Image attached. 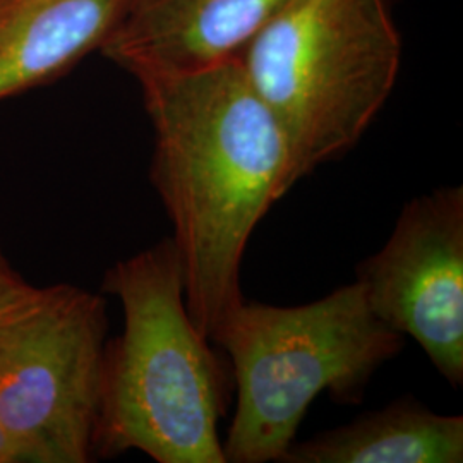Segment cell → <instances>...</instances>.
<instances>
[{"label":"cell","mask_w":463,"mask_h":463,"mask_svg":"<svg viewBox=\"0 0 463 463\" xmlns=\"http://www.w3.org/2000/svg\"><path fill=\"white\" fill-rule=\"evenodd\" d=\"M107 333L103 294L72 283L0 321V422L19 463L95 460Z\"/></svg>","instance_id":"5b68a950"},{"label":"cell","mask_w":463,"mask_h":463,"mask_svg":"<svg viewBox=\"0 0 463 463\" xmlns=\"http://www.w3.org/2000/svg\"><path fill=\"white\" fill-rule=\"evenodd\" d=\"M288 0H133L101 53L129 74L237 59Z\"/></svg>","instance_id":"52a82bcc"},{"label":"cell","mask_w":463,"mask_h":463,"mask_svg":"<svg viewBox=\"0 0 463 463\" xmlns=\"http://www.w3.org/2000/svg\"><path fill=\"white\" fill-rule=\"evenodd\" d=\"M101 294L120 302L124 326L105 345L95 460L141 451L158 463H225L218 430L231 378L189 316L172 237L110 266Z\"/></svg>","instance_id":"7a4b0ae2"},{"label":"cell","mask_w":463,"mask_h":463,"mask_svg":"<svg viewBox=\"0 0 463 463\" xmlns=\"http://www.w3.org/2000/svg\"><path fill=\"white\" fill-rule=\"evenodd\" d=\"M373 313L419 344L453 386L463 383V187L411 199L386 244L357 266Z\"/></svg>","instance_id":"8992f818"},{"label":"cell","mask_w":463,"mask_h":463,"mask_svg":"<svg viewBox=\"0 0 463 463\" xmlns=\"http://www.w3.org/2000/svg\"><path fill=\"white\" fill-rule=\"evenodd\" d=\"M231 357L237 407L225 463L280 462L311 403L328 393L359 403L373 374L403 348L361 283L309 304L280 307L242 300L210 336Z\"/></svg>","instance_id":"3957f363"},{"label":"cell","mask_w":463,"mask_h":463,"mask_svg":"<svg viewBox=\"0 0 463 463\" xmlns=\"http://www.w3.org/2000/svg\"><path fill=\"white\" fill-rule=\"evenodd\" d=\"M153 128L149 183L172 222L185 306L206 338L244 298L249 239L290 189V151L237 59L134 72Z\"/></svg>","instance_id":"6da1fadb"},{"label":"cell","mask_w":463,"mask_h":463,"mask_svg":"<svg viewBox=\"0 0 463 463\" xmlns=\"http://www.w3.org/2000/svg\"><path fill=\"white\" fill-rule=\"evenodd\" d=\"M402 52L390 0H288L239 53L285 136L292 187L361 141Z\"/></svg>","instance_id":"277c9868"},{"label":"cell","mask_w":463,"mask_h":463,"mask_svg":"<svg viewBox=\"0 0 463 463\" xmlns=\"http://www.w3.org/2000/svg\"><path fill=\"white\" fill-rule=\"evenodd\" d=\"M133 0H0V101L53 83L101 50Z\"/></svg>","instance_id":"ba28073f"},{"label":"cell","mask_w":463,"mask_h":463,"mask_svg":"<svg viewBox=\"0 0 463 463\" xmlns=\"http://www.w3.org/2000/svg\"><path fill=\"white\" fill-rule=\"evenodd\" d=\"M462 415L402 398L347 426L294 443L280 463H462Z\"/></svg>","instance_id":"9c48e42d"},{"label":"cell","mask_w":463,"mask_h":463,"mask_svg":"<svg viewBox=\"0 0 463 463\" xmlns=\"http://www.w3.org/2000/svg\"><path fill=\"white\" fill-rule=\"evenodd\" d=\"M0 463H19L16 449L11 445L2 422H0Z\"/></svg>","instance_id":"8fae6325"},{"label":"cell","mask_w":463,"mask_h":463,"mask_svg":"<svg viewBox=\"0 0 463 463\" xmlns=\"http://www.w3.org/2000/svg\"><path fill=\"white\" fill-rule=\"evenodd\" d=\"M40 292L9 260L0 237V321L26 309Z\"/></svg>","instance_id":"30bf717a"}]
</instances>
